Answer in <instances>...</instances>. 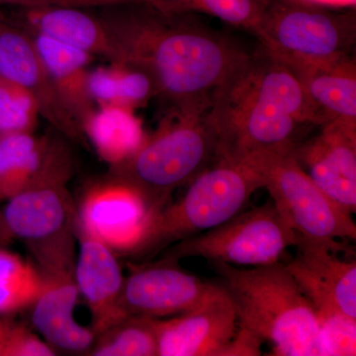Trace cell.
Here are the masks:
<instances>
[{
  "mask_svg": "<svg viewBox=\"0 0 356 356\" xmlns=\"http://www.w3.org/2000/svg\"><path fill=\"white\" fill-rule=\"evenodd\" d=\"M121 64L144 70L170 110L208 109L252 53L191 18L151 4L102 7Z\"/></svg>",
  "mask_w": 356,
  "mask_h": 356,
  "instance_id": "obj_1",
  "label": "cell"
},
{
  "mask_svg": "<svg viewBox=\"0 0 356 356\" xmlns=\"http://www.w3.org/2000/svg\"><path fill=\"white\" fill-rule=\"evenodd\" d=\"M209 113L218 156L294 149L302 126L322 125L296 74L262 49L215 96Z\"/></svg>",
  "mask_w": 356,
  "mask_h": 356,
  "instance_id": "obj_2",
  "label": "cell"
},
{
  "mask_svg": "<svg viewBox=\"0 0 356 356\" xmlns=\"http://www.w3.org/2000/svg\"><path fill=\"white\" fill-rule=\"evenodd\" d=\"M238 327L273 346V355L323 356L315 311L284 264L236 268L214 264Z\"/></svg>",
  "mask_w": 356,
  "mask_h": 356,
  "instance_id": "obj_3",
  "label": "cell"
},
{
  "mask_svg": "<svg viewBox=\"0 0 356 356\" xmlns=\"http://www.w3.org/2000/svg\"><path fill=\"white\" fill-rule=\"evenodd\" d=\"M209 110H170L133 156L115 168L154 212L218 159L219 140Z\"/></svg>",
  "mask_w": 356,
  "mask_h": 356,
  "instance_id": "obj_4",
  "label": "cell"
},
{
  "mask_svg": "<svg viewBox=\"0 0 356 356\" xmlns=\"http://www.w3.org/2000/svg\"><path fill=\"white\" fill-rule=\"evenodd\" d=\"M189 184L179 201L154 213L138 254L153 252L228 221L264 188V179L254 156H218Z\"/></svg>",
  "mask_w": 356,
  "mask_h": 356,
  "instance_id": "obj_5",
  "label": "cell"
},
{
  "mask_svg": "<svg viewBox=\"0 0 356 356\" xmlns=\"http://www.w3.org/2000/svg\"><path fill=\"white\" fill-rule=\"evenodd\" d=\"M252 34L262 50L289 69L322 64L351 56L355 14L296 0H266Z\"/></svg>",
  "mask_w": 356,
  "mask_h": 356,
  "instance_id": "obj_6",
  "label": "cell"
},
{
  "mask_svg": "<svg viewBox=\"0 0 356 356\" xmlns=\"http://www.w3.org/2000/svg\"><path fill=\"white\" fill-rule=\"evenodd\" d=\"M293 149L252 154L261 168L264 188L296 236L315 242L356 240L353 213L332 200L299 165Z\"/></svg>",
  "mask_w": 356,
  "mask_h": 356,
  "instance_id": "obj_7",
  "label": "cell"
},
{
  "mask_svg": "<svg viewBox=\"0 0 356 356\" xmlns=\"http://www.w3.org/2000/svg\"><path fill=\"white\" fill-rule=\"evenodd\" d=\"M295 243L296 234L271 200L238 213L220 226L180 241L170 257H200L213 264L266 266L280 262Z\"/></svg>",
  "mask_w": 356,
  "mask_h": 356,
  "instance_id": "obj_8",
  "label": "cell"
},
{
  "mask_svg": "<svg viewBox=\"0 0 356 356\" xmlns=\"http://www.w3.org/2000/svg\"><path fill=\"white\" fill-rule=\"evenodd\" d=\"M65 181L44 180L7 199L4 226L32 243L44 268L72 264L69 228L72 207Z\"/></svg>",
  "mask_w": 356,
  "mask_h": 356,
  "instance_id": "obj_9",
  "label": "cell"
},
{
  "mask_svg": "<svg viewBox=\"0 0 356 356\" xmlns=\"http://www.w3.org/2000/svg\"><path fill=\"white\" fill-rule=\"evenodd\" d=\"M154 213L140 191L117 178L89 189L79 218L83 235L113 252L138 254Z\"/></svg>",
  "mask_w": 356,
  "mask_h": 356,
  "instance_id": "obj_10",
  "label": "cell"
},
{
  "mask_svg": "<svg viewBox=\"0 0 356 356\" xmlns=\"http://www.w3.org/2000/svg\"><path fill=\"white\" fill-rule=\"evenodd\" d=\"M177 262L168 257L136 269L129 276L122 293V305L129 317L180 315L201 305L219 289V285L201 280Z\"/></svg>",
  "mask_w": 356,
  "mask_h": 356,
  "instance_id": "obj_11",
  "label": "cell"
},
{
  "mask_svg": "<svg viewBox=\"0 0 356 356\" xmlns=\"http://www.w3.org/2000/svg\"><path fill=\"white\" fill-rule=\"evenodd\" d=\"M154 323L159 356L226 355L238 330L235 306L222 286L196 308Z\"/></svg>",
  "mask_w": 356,
  "mask_h": 356,
  "instance_id": "obj_12",
  "label": "cell"
},
{
  "mask_svg": "<svg viewBox=\"0 0 356 356\" xmlns=\"http://www.w3.org/2000/svg\"><path fill=\"white\" fill-rule=\"evenodd\" d=\"M298 254L284 264L315 314L339 311L356 318V262L334 255L341 243H325L296 236Z\"/></svg>",
  "mask_w": 356,
  "mask_h": 356,
  "instance_id": "obj_13",
  "label": "cell"
},
{
  "mask_svg": "<svg viewBox=\"0 0 356 356\" xmlns=\"http://www.w3.org/2000/svg\"><path fill=\"white\" fill-rule=\"evenodd\" d=\"M0 76L26 89L38 105L39 114L67 137H83L81 126L58 95L33 40L19 27L0 21Z\"/></svg>",
  "mask_w": 356,
  "mask_h": 356,
  "instance_id": "obj_14",
  "label": "cell"
},
{
  "mask_svg": "<svg viewBox=\"0 0 356 356\" xmlns=\"http://www.w3.org/2000/svg\"><path fill=\"white\" fill-rule=\"evenodd\" d=\"M311 179L332 200L356 212V127L327 122L313 139L293 149Z\"/></svg>",
  "mask_w": 356,
  "mask_h": 356,
  "instance_id": "obj_15",
  "label": "cell"
},
{
  "mask_svg": "<svg viewBox=\"0 0 356 356\" xmlns=\"http://www.w3.org/2000/svg\"><path fill=\"white\" fill-rule=\"evenodd\" d=\"M15 24L30 35H40L58 43L106 58L121 64L120 54L99 16L81 7L48 6L17 8Z\"/></svg>",
  "mask_w": 356,
  "mask_h": 356,
  "instance_id": "obj_16",
  "label": "cell"
},
{
  "mask_svg": "<svg viewBox=\"0 0 356 356\" xmlns=\"http://www.w3.org/2000/svg\"><path fill=\"white\" fill-rule=\"evenodd\" d=\"M74 281L90 309L93 332L103 334L129 318L122 305L121 266L104 243L83 235Z\"/></svg>",
  "mask_w": 356,
  "mask_h": 356,
  "instance_id": "obj_17",
  "label": "cell"
},
{
  "mask_svg": "<svg viewBox=\"0 0 356 356\" xmlns=\"http://www.w3.org/2000/svg\"><path fill=\"white\" fill-rule=\"evenodd\" d=\"M79 294L72 268L47 271L41 292L32 304L33 325L49 343L63 350L84 351L95 341V332L74 317Z\"/></svg>",
  "mask_w": 356,
  "mask_h": 356,
  "instance_id": "obj_18",
  "label": "cell"
},
{
  "mask_svg": "<svg viewBox=\"0 0 356 356\" xmlns=\"http://www.w3.org/2000/svg\"><path fill=\"white\" fill-rule=\"evenodd\" d=\"M290 70L305 89L322 125L337 122L356 127L355 58L348 56L332 62Z\"/></svg>",
  "mask_w": 356,
  "mask_h": 356,
  "instance_id": "obj_19",
  "label": "cell"
},
{
  "mask_svg": "<svg viewBox=\"0 0 356 356\" xmlns=\"http://www.w3.org/2000/svg\"><path fill=\"white\" fill-rule=\"evenodd\" d=\"M30 37L65 107L83 127V122L96 108L89 95L88 70L95 57L47 37Z\"/></svg>",
  "mask_w": 356,
  "mask_h": 356,
  "instance_id": "obj_20",
  "label": "cell"
},
{
  "mask_svg": "<svg viewBox=\"0 0 356 356\" xmlns=\"http://www.w3.org/2000/svg\"><path fill=\"white\" fill-rule=\"evenodd\" d=\"M81 129L100 158L114 168L128 161L147 136L135 110L117 105H98Z\"/></svg>",
  "mask_w": 356,
  "mask_h": 356,
  "instance_id": "obj_21",
  "label": "cell"
},
{
  "mask_svg": "<svg viewBox=\"0 0 356 356\" xmlns=\"http://www.w3.org/2000/svg\"><path fill=\"white\" fill-rule=\"evenodd\" d=\"M88 91L97 105L136 110L156 96L153 79L132 65L111 63L89 72Z\"/></svg>",
  "mask_w": 356,
  "mask_h": 356,
  "instance_id": "obj_22",
  "label": "cell"
},
{
  "mask_svg": "<svg viewBox=\"0 0 356 356\" xmlns=\"http://www.w3.org/2000/svg\"><path fill=\"white\" fill-rule=\"evenodd\" d=\"M42 287L43 277L30 264L0 248V315L32 305Z\"/></svg>",
  "mask_w": 356,
  "mask_h": 356,
  "instance_id": "obj_23",
  "label": "cell"
},
{
  "mask_svg": "<svg viewBox=\"0 0 356 356\" xmlns=\"http://www.w3.org/2000/svg\"><path fill=\"white\" fill-rule=\"evenodd\" d=\"M103 334L104 337L93 348L92 355H158L154 318L131 316Z\"/></svg>",
  "mask_w": 356,
  "mask_h": 356,
  "instance_id": "obj_24",
  "label": "cell"
},
{
  "mask_svg": "<svg viewBox=\"0 0 356 356\" xmlns=\"http://www.w3.org/2000/svg\"><path fill=\"white\" fill-rule=\"evenodd\" d=\"M172 13H198L254 33L266 0H168Z\"/></svg>",
  "mask_w": 356,
  "mask_h": 356,
  "instance_id": "obj_25",
  "label": "cell"
},
{
  "mask_svg": "<svg viewBox=\"0 0 356 356\" xmlns=\"http://www.w3.org/2000/svg\"><path fill=\"white\" fill-rule=\"evenodd\" d=\"M39 109L34 97L17 84L0 83V133H33Z\"/></svg>",
  "mask_w": 356,
  "mask_h": 356,
  "instance_id": "obj_26",
  "label": "cell"
},
{
  "mask_svg": "<svg viewBox=\"0 0 356 356\" xmlns=\"http://www.w3.org/2000/svg\"><path fill=\"white\" fill-rule=\"evenodd\" d=\"M323 356L356 355V318L341 312L316 314Z\"/></svg>",
  "mask_w": 356,
  "mask_h": 356,
  "instance_id": "obj_27",
  "label": "cell"
},
{
  "mask_svg": "<svg viewBox=\"0 0 356 356\" xmlns=\"http://www.w3.org/2000/svg\"><path fill=\"white\" fill-rule=\"evenodd\" d=\"M53 348L19 325L0 320V356H51Z\"/></svg>",
  "mask_w": 356,
  "mask_h": 356,
  "instance_id": "obj_28",
  "label": "cell"
},
{
  "mask_svg": "<svg viewBox=\"0 0 356 356\" xmlns=\"http://www.w3.org/2000/svg\"><path fill=\"white\" fill-rule=\"evenodd\" d=\"M88 1L91 6L98 7V8L125 3H147L161 9V10L165 11V13L172 11L168 0H88Z\"/></svg>",
  "mask_w": 356,
  "mask_h": 356,
  "instance_id": "obj_29",
  "label": "cell"
},
{
  "mask_svg": "<svg viewBox=\"0 0 356 356\" xmlns=\"http://www.w3.org/2000/svg\"><path fill=\"white\" fill-rule=\"evenodd\" d=\"M57 0H0V6H8L15 8L57 6Z\"/></svg>",
  "mask_w": 356,
  "mask_h": 356,
  "instance_id": "obj_30",
  "label": "cell"
},
{
  "mask_svg": "<svg viewBox=\"0 0 356 356\" xmlns=\"http://www.w3.org/2000/svg\"><path fill=\"white\" fill-rule=\"evenodd\" d=\"M303 3L327 7V8H355L356 0H296Z\"/></svg>",
  "mask_w": 356,
  "mask_h": 356,
  "instance_id": "obj_31",
  "label": "cell"
},
{
  "mask_svg": "<svg viewBox=\"0 0 356 356\" xmlns=\"http://www.w3.org/2000/svg\"><path fill=\"white\" fill-rule=\"evenodd\" d=\"M58 1L63 6L81 7V8H86V7L88 8V7H90L88 0H58Z\"/></svg>",
  "mask_w": 356,
  "mask_h": 356,
  "instance_id": "obj_32",
  "label": "cell"
},
{
  "mask_svg": "<svg viewBox=\"0 0 356 356\" xmlns=\"http://www.w3.org/2000/svg\"><path fill=\"white\" fill-rule=\"evenodd\" d=\"M6 19V16H4L3 13H2L1 11H0V21H3Z\"/></svg>",
  "mask_w": 356,
  "mask_h": 356,
  "instance_id": "obj_33",
  "label": "cell"
},
{
  "mask_svg": "<svg viewBox=\"0 0 356 356\" xmlns=\"http://www.w3.org/2000/svg\"><path fill=\"white\" fill-rule=\"evenodd\" d=\"M2 79L1 76H0V83H1Z\"/></svg>",
  "mask_w": 356,
  "mask_h": 356,
  "instance_id": "obj_34",
  "label": "cell"
},
{
  "mask_svg": "<svg viewBox=\"0 0 356 356\" xmlns=\"http://www.w3.org/2000/svg\"><path fill=\"white\" fill-rule=\"evenodd\" d=\"M1 135H2V134H1V133H0V136H1Z\"/></svg>",
  "mask_w": 356,
  "mask_h": 356,
  "instance_id": "obj_35",
  "label": "cell"
}]
</instances>
